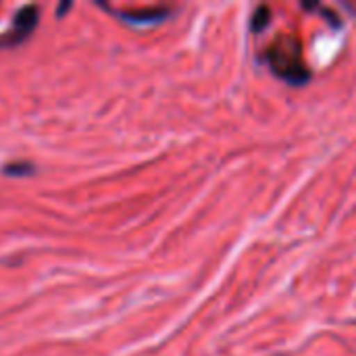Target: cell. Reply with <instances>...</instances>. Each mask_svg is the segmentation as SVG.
Returning <instances> with one entry per match:
<instances>
[{
    "label": "cell",
    "mask_w": 356,
    "mask_h": 356,
    "mask_svg": "<svg viewBox=\"0 0 356 356\" xmlns=\"http://www.w3.org/2000/svg\"><path fill=\"white\" fill-rule=\"evenodd\" d=\"M263 60L269 69L290 86H305L311 79V69L305 60L302 42L296 33L282 31L265 50Z\"/></svg>",
    "instance_id": "obj_1"
},
{
    "label": "cell",
    "mask_w": 356,
    "mask_h": 356,
    "mask_svg": "<svg viewBox=\"0 0 356 356\" xmlns=\"http://www.w3.org/2000/svg\"><path fill=\"white\" fill-rule=\"evenodd\" d=\"M38 25V6H23L17 15H15V23H13V29L6 31V38L0 42V44H19L23 42L31 31L33 27Z\"/></svg>",
    "instance_id": "obj_2"
},
{
    "label": "cell",
    "mask_w": 356,
    "mask_h": 356,
    "mask_svg": "<svg viewBox=\"0 0 356 356\" xmlns=\"http://www.w3.org/2000/svg\"><path fill=\"white\" fill-rule=\"evenodd\" d=\"M121 19L134 23V25H152L163 21L169 15V8H142V10H127V13H119Z\"/></svg>",
    "instance_id": "obj_3"
},
{
    "label": "cell",
    "mask_w": 356,
    "mask_h": 356,
    "mask_svg": "<svg viewBox=\"0 0 356 356\" xmlns=\"http://www.w3.org/2000/svg\"><path fill=\"white\" fill-rule=\"evenodd\" d=\"M269 21H271V10H269V6H259L257 10H254V15H252V19H250V29L254 31V33H259V31H263L267 25H269Z\"/></svg>",
    "instance_id": "obj_4"
},
{
    "label": "cell",
    "mask_w": 356,
    "mask_h": 356,
    "mask_svg": "<svg viewBox=\"0 0 356 356\" xmlns=\"http://www.w3.org/2000/svg\"><path fill=\"white\" fill-rule=\"evenodd\" d=\"M33 167L29 163H15V165H6L4 173H10V175H21V173H31Z\"/></svg>",
    "instance_id": "obj_5"
},
{
    "label": "cell",
    "mask_w": 356,
    "mask_h": 356,
    "mask_svg": "<svg viewBox=\"0 0 356 356\" xmlns=\"http://www.w3.org/2000/svg\"><path fill=\"white\" fill-rule=\"evenodd\" d=\"M69 8H71V4H63V6L58 8V17L63 15V10H69Z\"/></svg>",
    "instance_id": "obj_6"
}]
</instances>
